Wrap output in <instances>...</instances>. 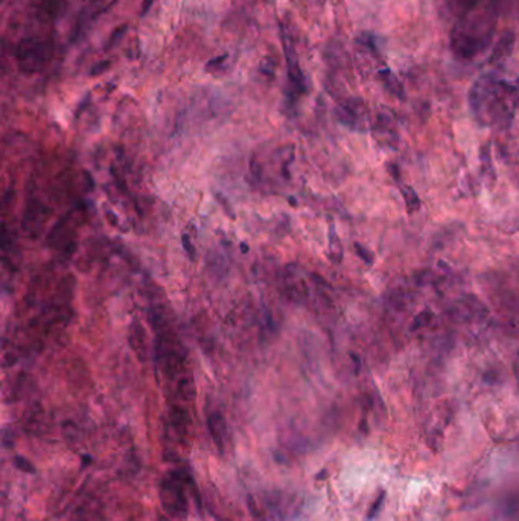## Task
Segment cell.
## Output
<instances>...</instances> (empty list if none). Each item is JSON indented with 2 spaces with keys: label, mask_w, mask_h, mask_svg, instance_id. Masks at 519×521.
Instances as JSON below:
<instances>
[{
  "label": "cell",
  "mask_w": 519,
  "mask_h": 521,
  "mask_svg": "<svg viewBox=\"0 0 519 521\" xmlns=\"http://www.w3.org/2000/svg\"><path fill=\"white\" fill-rule=\"evenodd\" d=\"M516 102V89L494 75L480 76L469 91V105L481 125L506 124L515 113Z\"/></svg>",
  "instance_id": "6da1fadb"
},
{
  "label": "cell",
  "mask_w": 519,
  "mask_h": 521,
  "mask_svg": "<svg viewBox=\"0 0 519 521\" xmlns=\"http://www.w3.org/2000/svg\"><path fill=\"white\" fill-rule=\"evenodd\" d=\"M496 16L490 5H478L468 11L454 26L451 46L460 58H472L489 46L495 31Z\"/></svg>",
  "instance_id": "7a4b0ae2"
},
{
  "label": "cell",
  "mask_w": 519,
  "mask_h": 521,
  "mask_svg": "<svg viewBox=\"0 0 519 521\" xmlns=\"http://www.w3.org/2000/svg\"><path fill=\"white\" fill-rule=\"evenodd\" d=\"M19 67L23 74H34L46 65L51 58V46L43 41L25 38L17 46Z\"/></svg>",
  "instance_id": "3957f363"
},
{
  "label": "cell",
  "mask_w": 519,
  "mask_h": 521,
  "mask_svg": "<svg viewBox=\"0 0 519 521\" xmlns=\"http://www.w3.org/2000/svg\"><path fill=\"white\" fill-rule=\"evenodd\" d=\"M284 284L285 291L290 296V299L296 304H305L308 299V284L301 271L296 264H288L284 271Z\"/></svg>",
  "instance_id": "277c9868"
},
{
  "label": "cell",
  "mask_w": 519,
  "mask_h": 521,
  "mask_svg": "<svg viewBox=\"0 0 519 521\" xmlns=\"http://www.w3.org/2000/svg\"><path fill=\"white\" fill-rule=\"evenodd\" d=\"M162 503L170 513L174 516H180L186 511V502H185V492L181 482L177 478V476H171L166 478L162 485Z\"/></svg>",
  "instance_id": "5b68a950"
},
{
  "label": "cell",
  "mask_w": 519,
  "mask_h": 521,
  "mask_svg": "<svg viewBox=\"0 0 519 521\" xmlns=\"http://www.w3.org/2000/svg\"><path fill=\"white\" fill-rule=\"evenodd\" d=\"M280 32H282V43H284V51H285V57H286V65H288V78L292 89L297 91V93H305L306 91V84H305V76L301 69L299 66V60H297V54L296 49H294L291 40L288 38V35L284 31V27L280 26Z\"/></svg>",
  "instance_id": "8992f818"
},
{
  "label": "cell",
  "mask_w": 519,
  "mask_h": 521,
  "mask_svg": "<svg viewBox=\"0 0 519 521\" xmlns=\"http://www.w3.org/2000/svg\"><path fill=\"white\" fill-rule=\"evenodd\" d=\"M336 119L350 129H362V122L367 119V111L364 104L358 100H349L336 109Z\"/></svg>",
  "instance_id": "52a82bcc"
},
{
  "label": "cell",
  "mask_w": 519,
  "mask_h": 521,
  "mask_svg": "<svg viewBox=\"0 0 519 521\" xmlns=\"http://www.w3.org/2000/svg\"><path fill=\"white\" fill-rule=\"evenodd\" d=\"M49 218V209L41 204L40 201H30L26 206L25 217H23V230L26 234H30L32 238L40 234V230L43 229L45 223Z\"/></svg>",
  "instance_id": "ba28073f"
},
{
  "label": "cell",
  "mask_w": 519,
  "mask_h": 521,
  "mask_svg": "<svg viewBox=\"0 0 519 521\" xmlns=\"http://www.w3.org/2000/svg\"><path fill=\"white\" fill-rule=\"evenodd\" d=\"M130 344L140 362L148 360V339H146L145 328L137 319L132 320L130 328Z\"/></svg>",
  "instance_id": "9c48e42d"
},
{
  "label": "cell",
  "mask_w": 519,
  "mask_h": 521,
  "mask_svg": "<svg viewBox=\"0 0 519 521\" xmlns=\"http://www.w3.org/2000/svg\"><path fill=\"white\" fill-rule=\"evenodd\" d=\"M207 427H209V432H210V434H212V438L216 443V447H218L222 452L224 447H226V441H227V436H229L226 421H224V418L221 417L220 413H212L207 419Z\"/></svg>",
  "instance_id": "30bf717a"
},
{
  "label": "cell",
  "mask_w": 519,
  "mask_h": 521,
  "mask_svg": "<svg viewBox=\"0 0 519 521\" xmlns=\"http://www.w3.org/2000/svg\"><path fill=\"white\" fill-rule=\"evenodd\" d=\"M171 421H172V425L175 427V430L185 436L187 432V425H189V417L183 408L174 407L171 410Z\"/></svg>",
  "instance_id": "8fae6325"
},
{
  "label": "cell",
  "mask_w": 519,
  "mask_h": 521,
  "mask_svg": "<svg viewBox=\"0 0 519 521\" xmlns=\"http://www.w3.org/2000/svg\"><path fill=\"white\" fill-rule=\"evenodd\" d=\"M178 395L186 399V401H192L195 397V384H194V378L191 375H181L178 379Z\"/></svg>",
  "instance_id": "7c38bea8"
},
{
  "label": "cell",
  "mask_w": 519,
  "mask_h": 521,
  "mask_svg": "<svg viewBox=\"0 0 519 521\" xmlns=\"http://www.w3.org/2000/svg\"><path fill=\"white\" fill-rule=\"evenodd\" d=\"M329 256H331L334 263H340L341 258H343L341 243H340L338 235H336V232L332 226H331V230H329Z\"/></svg>",
  "instance_id": "4fadbf2b"
},
{
  "label": "cell",
  "mask_w": 519,
  "mask_h": 521,
  "mask_svg": "<svg viewBox=\"0 0 519 521\" xmlns=\"http://www.w3.org/2000/svg\"><path fill=\"white\" fill-rule=\"evenodd\" d=\"M401 191H402L404 200L406 204V210H408L410 214L416 212V210L420 208V200H419V197H417L415 189H413L411 186H404Z\"/></svg>",
  "instance_id": "5bb4252c"
},
{
  "label": "cell",
  "mask_w": 519,
  "mask_h": 521,
  "mask_svg": "<svg viewBox=\"0 0 519 521\" xmlns=\"http://www.w3.org/2000/svg\"><path fill=\"white\" fill-rule=\"evenodd\" d=\"M381 76H382V81H384L385 86H387V87L393 91V93H395V95H399V96H402V87H401V84H399V81L395 78V76H393L391 74H389V70H385V72L382 70V72H381Z\"/></svg>",
  "instance_id": "9a60e30c"
},
{
  "label": "cell",
  "mask_w": 519,
  "mask_h": 521,
  "mask_svg": "<svg viewBox=\"0 0 519 521\" xmlns=\"http://www.w3.org/2000/svg\"><path fill=\"white\" fill-rule=\"evenodd\" d=\"M127 30H128V26H127V25L119 26L117 30H116L113 34H111V37H110V40H108V43L105 45V49H110L111 46H115L116 41H117L119 38H121L125 32H127Z\"/></svg>",
  "instance_id": "2e32d148"
},
{
  "label": "cell",
  "mask_w": 519,
  "mask_h": 521,
  "mask_svg": "<svg viewBox=\"0 0 519 521\" xmlns=\"http://www.w3.org/2000/svg\"><path fill=\"white\" fill-rule=\"evenodd\" d=\"M355 249H356V253H358V255H360L361 258H362V260H364V263H366V264H371V263H373V255H371V252H369V250H366V247H364V245H361V244H355Z\"/></svg>",
  "instance_id": "e0dca14e"
},
{
  "label": "cell",
  "mask_w": 519,
  "mask_h": 521,
  "mask_svg": "<svg viewBox=\"0 0 519 521\" xmlns=\"http://www.w3.org/2000/svg\"><path fill=\"white\" fill-rule=\"evenodd\" d=\"M275 67H276V61L273 58H265L262 63H261V70L262 74L265 75H273V72H275Z\"/></svg>",
  "instance_id": "ac0fdd59"
},
{
  "label": "cell",
  "mask_w": 519,
  "mask_h": 521,
  "mask_svg": "<svg viewBox=\"0 0 519 521\" xmlns=\"http://www.w3.org/2000/svg\"><path fill=\"white\" fill-rule=\"evenodd\" d=\"M110 67V61H101L97 63V65H95L92 67V70H90V76H96V75H101L104 74L105 70H107Z\"/></svg>",
  "instance_id": "d6986e66"
},
{
  "label": "cell",
  "mask_w": 519,
  "mask_h": 521,
  "mask_svg": "<svg viewBox=\"0 0 519 521\" xmlns=\"http://www.w3.org/2000/svg\"><path fill=\"white\" fill-rule=\"evenodd\" d=\"M181 243H183V249L186 250L189 258L194 259L195 258V250H194V245L191 243V239H189V236L183 235V238H181Z\"/></svg>",
  "instance_id": "ffe728a7"
},
{
  "label": "cell",
  "mask_w": 519,
  "mask_h": 521,
  "mask_svg": "<svg viewBox=\"0 0 519 521\" xmlns=\"http://www.w3.org/2000/svg\"><path fill=\"white\" fill-rule=\"evenodd\" d=\"M226 58H227V54H224V55H221V57H215V58H212L210 61H207L206 63V70H210V69H214L216 66L222 65L224 60H226Z\"/></svg>",
  "instance_id": "44dd1931"
},
{
  "label": "cell",
  "mask_w": 519,
  "mask_h": 521,
  "mask_svg": "<svg viewBox=\"0 0 519 521\" xmlns=\"http://www.w3.org/2000/svg\"><path fill=\"white\" fill-rule=\"evenodd\" d=\"M16 463H17V467L22 468L23 471H30V473H34V467L30 463V461L23 459V457H17Z\"/></svg>",
  "instance_id": "7402d4cb"
},
{
  "label": "cell",
  "mask_w": 519,
  "mask_h": 521,
  "mask_svg": "<svg viewBox=\"0 0 519 521\" xmlns=\"http://www.w3.org/2000/svg\"><path fill=\"white\" fill-rule=\"evenodd\" d=\"M152 2H154V0H143V3H142V8H140V16H142V17H143V16H145V14L151 10V5H152Z\"/></svg>",
  "instance_id": "603a6c76"
},
{
  "label": "cell",
  "mask_w": 519,
  "mask_h": 521,
  "mask_svg": "<svg viewBox=\"0 0 519 521\" xmlns=\"http://www.w3.org/2000/svg\"><path fill=\"white\" fill-rule=\"evenodd\" d=\"M514 372H515V377H516L518 384H519V354L516 355L515 362H514Z\"/></svg>",
  "instance_id": "cb8c5ba5"
},
{
  "label": "cell",
  "mask_w": 519,
  "mask_h": 521,
  "mask_svg": "<svg viewBox=\"0 0 519 521\" xmlns=\"http://www.w3.org/2000/svg\"><path fill=\"white\" fill-rule=\"evenodd\" d=\"M107 218H108V220H110V218H111V221H113V226H117V220H116V217L113 215V214H107Z\"/></svg>",
  "instance_id": "d4e9b609"
}]
</instances>
